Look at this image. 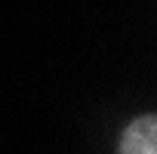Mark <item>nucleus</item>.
<instances>
[{
	"label": "nucleus",
	"mask_w": 157,
	"mask_h": 154,
	"mask_svg": "<svg viewBox=\"0 0 157 154\" xmlns=\"http://www.w3.org/2000/svg\"><path fill=\"white\" fill-rule=\"evenodd\" d=\"M120 154H157V117H136L120 136Z\"/></svg>",
	"instance_id": "f257e3e1"
}]
</instances>
